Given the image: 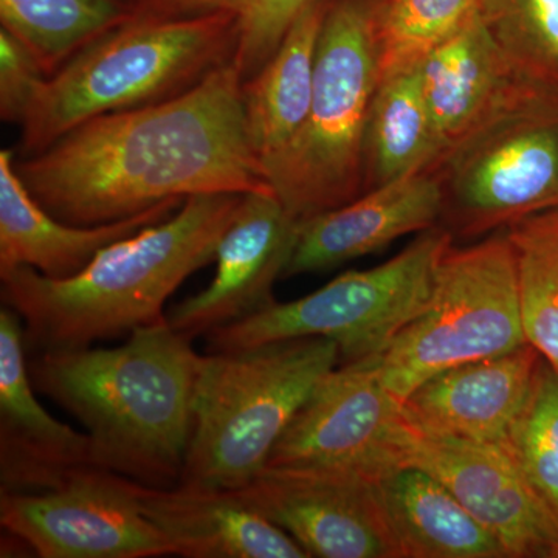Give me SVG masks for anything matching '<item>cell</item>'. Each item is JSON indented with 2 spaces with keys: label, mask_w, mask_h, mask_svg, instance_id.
<instances>
[{
  "label": "cell",
  "mask_w": 558,
  "mask_h": 558,
  "mask_svg": "<svg viewBox=\"0 0 558 558\" xmlns=\"http://www.w3.org/2000/svg\"><path fill=\"white\" fill-rule=\"evenodd\" d=\"M339 363L336 341L323 337L202 355L179 484L223 490L247 486Z\"/></svg>",
  "instance_id": "obj_5"
},
{
  "label": "cell",
  "mask_w": 558,
  "mask_h": 558,
  "mask_svg": "<svg viewBox=\"0 0 558 558\" xmlns=\"http://www.w3.org/2000/svg\"><path fill=\"white\" fill-rule=\"evenodd\" d=\"M542 355L526 343L435 374L403 402L414 432L499 444L524 405Z\"/></svg>",
  "instance_id": "obj_17"
},
{
  "label": "cell",
  "mask_w": 558,
  "mask_h": 558,
  "mask_svg": "<svg viewBox=\"0 0 558 558\" xmlns=\"http://www.w3.org/2000/svg\"><path fill=\"white\" fill-rule=\"evenodd\" d=\"M454 238L442 226L424 231L395 258L349 270L289 303H270L208 333V352H230L292 339L336 341L340 363L379 355L427 303L439 260Z\"/></svg>",
  "instance_id": "obj_8"
},
{
  "label": "cell",
  "mask_w": 558,
  "mask_h": 558,
  "mask_svg": "<svg viewBox=\"0 0 558 558\" xmlns=\"http://www.w3.org/2000/svg\"><path fill=\"white\" fill-rule=\"evenodd\" d=\"M480 16L524 75L558 89V0H481Z\"/></svg>",
  "instance_id": "obj_28"
},
{
  "label": "cell",
  "mask_w": 558,
  "mask_h": 558,
  "mask_svg": "<svg viewBox=\"0 0 558 558\" xmlns=\"http://www.w3.org/2000/svg\"><path fill=\"white\" fill-rule=\"evenodd\" d=\"M0 523L43 558L175 556L140 509L132 481L100 469L44 492H0Z\"/></svg>",
  "instance_id": "obj_11"
},
{
  "label": "cell",
  "mask_w": 558,
  "mask_h": 558,
  "mask_svg": "<svg viewBox=\"0 0 558 558\" xmlns=\"http://www.w3.org/2000/svg\"><path fill=\"white\" fill-rule=\"evenodd\" d=\"M325 10L326 0L311 2L293 22L274 57L256 75L244 81L242 94L250 143L266 178L306 123Z\"/></svg>",
  "instance_id": "obj_21"
},
{
  "label": "cell",
  "mask_w": 558,
  "mask_h": 558,
  "mask_svg": "<svg viewBox=\"0 0 558 558\" xmlns=\"http://www.w3.org/2000/svg\"><path fill=\"white\" fill-rule=\"evenodd\" d=\"M238 35V13L123 22L47 80L21 124V159L94 117L157 105L193 89L233 60Z\"/></svg>",
  "instance_id": "obj_4"
},
{
  "label": "cell",
  "mask_w": 558,
  "mask_h": 558,
  "mask_svg": "<svg viewBox=\"0 0 558 558\" xmlns=\"http://www.w3.org/2000/svg\"><path fill=\"white\" fill-rule=\"evenodd\" d=\"M526 343L515 255L502 231L447 250L427 303L379 355L380 377L403 405L440 371Z\"/></svg>",
  "instance_id": "obj_7"
},
{
  "label": "cell",
  "mask_w": 558,
  "mask_h": 558,
  "mask_svg": "<svg viewBox=\"0 0 558 558\" xmlns=\"http://www.w3.org/2000/svg\"><path fill=\"white\" fill-rule=\"evenodd\" d=\"M132 481V480H131ZM143 515L190 558H307L288 532L245 505L234 490L150 487L132 481Z\"/></svg>",
  "instance_id": "obj_20"
},
{
  "label": "cell",
  "mask_w": 558,
  "mask_h": 558,
  "mask_svg": "<svg viewBox=\"0 0 558 558\" xmlns=\"http://www.w3.org/2000/svg\"><path fill=\"white\" fill-rule=\"evenodd\" d=\"M365 193L422 170L440 150L417 69L380 81L365 132Z\"/></svg>",
  "instance_id": "obj_23"
},
{
  "label": "cell",
  "mask_w": 558,
  "mask_h": 558,
  "mask_svg": "<svg viewBox=\"0 0 558 558\" xmlns=\"http://www.w3.org/2000/svg\"><path fill=\"white\" fill-rule=\"evenodd\" d=\"M379 355L330 371L290 422L267 465L348 470L377 483L409 468L414 429L402 402L381 381Z\"/></svg>",
  "instance_id": "obj_10"
},
{
  "label": "cell",
  "mask_w": 558,
  "mask_h": 558,
  "mask_svg": "<svg viewBox=\"0 0 558 558\" xmlns=\"http://www.w3.org/2000/svg\"><path fill=\"white\" fill-rule=\"evenodd\" d=\"M444 190L438 171L422 170L366 191L314 218L301 220L284 277L333 269L440 226Z\"/></svg>",
  "instance_id": "obj_16"
},
{
  "label": "cell",
  "mask_w": 558,
  "mask_h": 558,
  "mask_svg": "<svg viewBox=\"0 0 558 558\" xmlns=\"http://www.w3.org/2000/svg\"><path fill=\"white\" fill-rule=\"evenodd\" d=\"M168 319L112 349L33 355V387L78 418L95 468L150 487L178 486L193 433L202 355Z\"/></svg>",
  "instance_id": "obj_2"
},
{
  "label": "cell",
  "mask_w": 558,
  "mask_h": 558,
  "mask_svg": "<svg viewBox=\"0 0 558 558\" xmlns=\"http://www.w3.org/2000/svg\"><path fill=\"white\" fill-rule=\"evenodd\" d=\"M481 0H384L380 81L417 69L432 51L480 17Z\"/></svg>",
  "instance_id": "obj_27"
},
{
  "label": "cell",
  "mask_w": 558,
  "mask_h": 558,
  "mask_svg": "<svg viewBox=\"0 0 558 558\" xmlns=\"http://www.w3.org/2000/svg\"><path fill=\"white\" fill-rule=\"evenodd\" d=\"M314 0H241L234 61L247 81L274 57L289 28Z\"/></svg>",
  "instance_id": "obj_29"
},
{
  "label": "cell",
  "mask_w": 558,
  "mask_h": 558,
  "mask_svg": "<svg viewBox=\"0 0 558 558\" xmlns=\"http://www.w3.org/2000/svg\"><path fill=\"white\" fill-rule=\"evenodd\" d=\"M505 231L515 255L524 336L558 369V207Z\"/></svg>",
  "instance_id": "obj_25"
},
{
  "label": "cell",
  "mask_w": 558,
  "mask_h": 558,
  "mask_svg": "<svg viewBox=\"0 0 558 558\" xmlns=\"http://www.w3.org/2000/svg\"><path fill=\"white\" fill-rule=\"evenodd\" d=\"M384 0H326L306 123L267 174L301 222L365 193V132L380 84Z\"/></svg>",
  "instance_id": "obj_6"
},
{
  "label": "cell",
  "mask_w": 558,
  "mask_h": 558,
  "mask_svg": "<svg viewBox=\"0 0 558 558\" xmlns=\"http://www.w3.org/2000/svg\"><path fill=\"white\" fill-rule=\"evenodd\" d=\"M402 558H509L490 532L425 470L409 465L380 481Z\"/></svg>",
  "instance_id": "obj_22"
},
{
  "label": "cell",
  "mask_w": 558,
  "mask_h": 558,
  "mask_svg": "<svg viewBox=\"0 0 558 558\" xmlns=\"http://www.w3.org/2000/svg\"><path fill=\"white\" fill-rule=\"evenodd\" d=\"M131 17L128 0H0L3 31L27 47L49 78Z\"/></svg>",
  "instance_id": "obj_24"
},
{
  "label": "cell",
  "mask_w": 558,
  "mask_h": 558,
  "mask_svg": "<svg viewBox=\"0 0 558 558\" xmlns=\"http://www.w3.org/2000/svg\"><path fill=\"white\" fill-rule=\"evenodd\" d=\"M242 87L233 58L171 100L84 121L16 159L17 174L40 207L80 227L197 194L274 191L250 143Z\"/></svg>",
  "instance_id": "obj_1"
},
{
  "label": "cell",
  "mask_w": 558,
  "mask_h": 558,
  "mask_svg": "<svg viewBox=\"0 0 558 558\" xmlns=\"http://www.w3.org/2000/svg\"><path fill=\"white\" fill-rule=\"evenodd\" d=\"M440 160L537 81L499 49L481 16L418 65ZM436 165V167H438Z\"/></svg>",
  "instance_id": "obj_18"
},
{
  "label": "cell",
  "mask_w": 558,
  "mask_h": 558,
  "mask_svg": "<svg viewBox=\"0 0 558 558\" xmlns=\"http://www.w3.org/2000/svg\"><path fill=\"white\" fill-rule=\"evenodd\" d=\"M238 497L318 558H402L380 483L348 470H260Z\"/></svg>",
  "instance_id": "obj_12"
},
{
  "label": "cell",
  "mask_w": 558,
  "mask_h": 558,
  "mask_svg": "<svg viewBox=\"0 0 558 558\" xmlns=\"http://www.w3.org/2000/svg\"><path fill=\"white\" fill-rule=\"evenodd\" d=\"M440 226L480 238L558 207V89L534 84L438 167Z\"/></svg>",
  "instance_id": "obj_9"
},
{
  "label": "cell",
  "mask_w": 558,
  "mask_h": 558,
  "mask_svg": "<svg viewBox=\"0 0 558 558\" xmlns=\"http://www.w3.org/2000/svg\"><path fill=\"white\" fill-rule=\"evenodd\" d=\"M410 465L449 488L509 558H558L557 527L498 444L414 432Z\"/></svg>",
  "instance_id": "obj_14"
},
{
  "label": "cell",
  "mask_w": 558,
  "mask_h": 558,
  "mask_svg": "<svg viewBox=\"0 0 558 558\" xmlns=\"http://www.w3.org/2000/svg\"><path fill=\"white\" fill-rule=\"evenodd\" d=\"M296 231L299 222L274 191L244 194L219 242L215 279L172 307L167 314L171 328L193 340L274 303L271 288L284 277Z\"/></svg>",
  "instance_id": "obj_13"
},
{
  "label": "cell",
  "mask_w": 558,
  "mask_h": 558,
  "mask_svg": "<svg viewBox=\"0 0 558 558\" xmlns=\"http://www.w3.org/2000/svg\"><path fill=\"white\" fill-rule=\"evenodd\" d=\"M186 199L154 205L132 218L80 227L51 216L32 196L16 170L13 150H0V269L27 266L44 277L80 274L102 248L171 218Z\"/></svg>",
  "instance_id": "obj_19"
},
{
  "label": "cell",
  "mask_w": 558,
  "mask_h": 558,
  "mask_svg": "<svg viewBox=\"0 0 558 558\" xmlns=\"http://www.w3.org/2000/svg\"><path fill=\"white\" fill-rule=\"evenodd\" d=\"M558 531V369L539 360L524 405L498 444Z\"/></svg>",
  "instance_id": "obj_26"
},
{
  "label": "cell",
  "mask_w": 558,
  "mask_h": 558,
  "mask_svg": "<svg viewBox=\"0 0 558 558\" xmlns=\"http://www.w3.org/2000/svg\"><path fill=\"white\" fill-rule=\"evenodd\" d=\"M47 80L27 47L0 28V119L21 126Z\"/></svg>",
  "instance_id": "obj_30"
},
{
  "label": "cell",
  "mask_w": 558,
  "mask_h": 558,
  "mask_svg": "<svg viewBox=\"0 0 558 558\" xmlns=\"http://www.w3.org/2000/svg\"><path fill=\"white\" fill-rule=\"evenodd\" d=\"M24 325L0 310V481L2 492H44L97 469L87 433L47 413L35 396L25 357Z\"/></svg>",
  "instance_id": "obj_15"
},
{
  "label": "cell",
  "mask_w": 558,
  "mask_h": 558,
  "mask_svg": "<svg viewBox=\"0 0 558 558\" xmlns=\"http://www.w3.org/2000/svg\"><path fill=\"white\" fill-rule=\"evenodd\" d=\"M137 17L186 20L216 13H238L241 0H128Z\"/></svg>",
  "instance_id": "obj_31"
},
{
  "label": "cell",
  "mask_w": 558,
  "mask_h": 558,
  "mask_svg": "<svg viewBox=\"0 0 558 558\" xmlns=\"http://www.w3.org/2000/svg\"><path fill=\"white\" fill-rule=\"evenodd\" d=\"M242 196H190L171 218L113 242L70 278L27 266L0 269L2 301L22 319L25 349L36 355L90 348L165 322L172 293L216 260Z\"/></svg>",
  "instance_id": "obj_3"
}]
</instances>
